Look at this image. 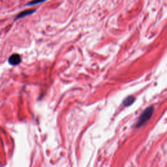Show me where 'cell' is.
<instances>
[{"label":"cell","instance_id":"cell-4","mask_svg":"<svg viewBox=\"0 0 167 167\" xmlns=\"http://www.w3.org/2000/svg\"><path fill=\"white\" fill-rule=\"evenodd\" d=\"M134 102V98L133 96H129L124 99L123 104L125 107H129Z\"/></svg>","mask_w":167,"mask_h":167},{"label":"cell","instance_id":"cell-1","mask_svg":"<svg viewBox=\"0 0 167 167\" xmlns=\"http://www.w3.org/2000/svg\"><path fill=\"white\" fill-rule=\"evenodd\" d=\"M153 112V107H150L146 108L145 111L141 114L138 118V123H137V127H140L150 119Z\"/></svg>","mask_w":167,"mask_h":167},{"label":"cell","instance_id":"cell-3","mask_svg":"<svg viewBox=\"0 0 167 167\" xmlns=\"http://www.w3.org/2000/svg\"><path fill=\"white\" fill-rule=\"evenodd\" d=\"M35 11H36V9H27V10H24V11H22L21 13H20L17 15V17H16V18H15V20H17L18 19L26 17V16L32 14Z\"/></svg>","mask_w":167,"mask_h":167},{"label":"cell","instance_id":"cell-5","mask_svg":"<svg viewBox=\"0 0 167 167\" xmlns=\"http://www.w3.org/2000/svg\"><path fill=\"white\" fill-rule=\"evenodd\" d=\"M46 1H47V0H33V1L28 2V3H27L26 5H27V6H32V5H35L41 3H43Z\"/></svg>","mask_w":167,"mask_h":167},{"label":"cell","instance_id":"cell-2","mask_svg":"<svg viewBox=\"0 0 167 167\" xmlns=\"http://www.w3.org/2000/svg\"><path fill=\"white\" fill-rule=\"evenodd\" d=\"M22 59H21V57L18 54H13L9 57L8 60V61L10 65H17L20 64Z\"/></svg>","mask_w":167,"mask_h":167}]
</instances>
